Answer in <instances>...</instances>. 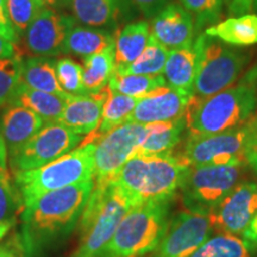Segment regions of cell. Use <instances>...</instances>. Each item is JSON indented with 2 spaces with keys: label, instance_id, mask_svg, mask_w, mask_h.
<instances>
[{
  "label": "cell",
  "instance_id": "obj_1",
  "mask_svg": "<svg viewBox=\"0 0 257 257\" xmlns=\"http://www.w3.org/2000/svg\"><path fill=\"white\" fill-rule=\"evenodd\" d=\"M94 180L49 192L23 207L18 239L24 257H41L67 239L80 223Z\"/></svg>",
  "mask_w": 257,
  "mask_h": 257
},
{
  "label": "cell",
  "instance_id": "obj_2",
  "mask_svg": "<svg viewBox=\"0 0 257 257\" xmlns=\"http://www.w3.org/2000/svg\"><path fill=\"white\" fill-rule=\"evenodd\" d=\"M257 105V66L231 87L208 98L192 95L186 111L188 136H206L239 126L252 117Z\"/></svg>",
  "mask_w": 257,
  "mask_h": 257
},
{
  "label": "cell",
  "instance_id": "obj_3",
  "mask_svg": "<svg viewBox=\"0 0 257 257\" xmlns=\"http://www.w3.org/2000/svg\"><path fill=\"white\" fill-rule=\"evenodd\" d=\"M188 167L181 157L172 154L135 155L121 167L112 182L134 206L170 201L181 187Z\"/></svg>",
  "mask_w": 257,
  "mask_h": 257
},
{
  "label": "cell",
  "instance_id": "obj_4",
  "mask_svg": "<svg viewBox=\"0 0 257 257\" xmlns=\"http://www.w3.org/2000/svg\"><path fill=\"white\" fill-rule=\"evenodd\" d=\"M134 204L113 182L95 184L80 218V244L72 257H99Z\"/></svg>",
  "mask_w": 257,
  "mask_h": 257
},
{
  "label": "cell",
  "instance_id": "obj_5",
  "mask_svg": "<svg viewBox=\"0 0 257 257\" xmlns=\"http://www.w3.org/2000/svg\"><path fill=\"white\" fill-rule=\"evenodd\" d=\"M95 143L81 144L40 168L15 174L23 207L49 192L94 180Z\"/></svg>",
  "mask_w": 257,
  "mask_h": 257
},
{
  "label": "cell",
  "instance_id": "obj_6",
  "mask_svg": "<svg viewBox=\"0 0 257 257\" xmlns=\"http://www.w3.org/2000/svg\"><path fill=\"white\" fill-rule=\"evenodd\" d=\"M170 201L131 207L99 257H141L155 251L168 230Z\"/></svg>",
  "mask_w": 257,
  "mask_h": 257
},
{
  "label": "cell",
  "instance_id": "obj_7",
  "mask_svg": "<svg viewBox=\"0 0 257 257\" xmlns=\"http://www.w3.org/2000/svg\"><path fill=\"white\" fill-rule=\"evenodd\" d=\"M244 166L245 163L188 167L180 187L186 210L210 214L239 184Z\"/></svg>",
  "mask_w": 257,
  "mask_h": 257
},
{
  "label": "cell",
  "instance_id": "obj_8",
  "mask_svg": "<svg viewBox=\"0 0 257 257\" xmlns=\"http://www.w3.org/2000/svg\"><path fill=\"white\" fill-rule=\"evenodd\" d=\"M257 128V115L239 126L206 136H188L181 157L192 166L245 163L250 143Z\"/></svg>",
  "mask_w": 257,
  "mask_h": 257
},
{
  "label": "cell",
  "instance_id": "obj_9",
  "mask_svg": "<svg viewBox=\"0 0 257 257\" xmlns=\"http://www.w3.org/2000/svg\"><path fill=\"white\" fill-rule=\"evenodd\" d=\"M248 62L249 54L245 51L231 48L218 38L206 35L195 76L193 96L199 99L208 98L233 86L239 80Z\"/></svg>",
  "mask_w": 257,
  "mask_h": 257
},
{
  "label": "cell",
  "instance_id": "obj_10",
  "mask_svg": "<svg viewBox=\"0 0 257 257\" xmlns=\"http://www.w3.org/2000/svg\"><path fill=\"white\" fill-rule=\"evenodd\" d=\"M147 137V125L126 123L114 127L95 140L94 182H111L118 172L138 149Z\"/></svg>",
  "mask_w": 257,
  "mask_h": 257
},
{
  "label": "cell",
  "instance_id": "obj_11",
  "mask_svg": "<svg viewBox=\"0 0 257 257\" xmlns=\"http://www.w3.org/2000/svg\"><path fill=\"white\" fill-rule=\"evenodd\" d=\"M85 136L78 135L60 123L46 124L15 155L10 156L14 174L40 168L66 155L79 146Z\"/></svg>",
  "mask_w": 257,
  "mask_h": 257
},
{
  "label": "cell",
  "instance_id": "obj_12",
  "mask_svg": "<svg viewBox=\"0 0 257 257\" xmlns=\"http://www.w3.org/2000/svg\"><path fill=\"white\" fill-rule=\"evenodd\" d=\"M213 232L208 214L191 211L178 212L170 218L162 242L149 257H189Z\"/></svg>",
  "mask_w": 257,
  "mask_h": 257
},
{
  "label": "cell",
  "instance_id": "obj_13",
  "mask_svg": "<svg viewBox=\"0 0 257 257\" xmlns=\"http://www.w3.org/2000/svg\"><path fill=\"white\" fill-rule=\"evenodd\" d=\"M257 213V182H239L208 214L213 231L242 234Z\"/></svg>",
  "mask_w": 257,
  "mask_h": 257
},
{
  "label": "cell",
  "instance_id": "obj_14",
  "mask_svg": "<svg viewBox=\"0 0 257 257\" xmlns=\"http://www.w3.org/2000/svg\"><path fill=\"white\" fill-rule=\"evenodd\" d=\"M76 23L74 16L44 8L25 31V47L34 56L51 57L62 54L64 41Z\"/></svg>",
  "mask_w": 257,
  "mask_h": 257
},
{
  "label": "cell",
  "instance_id": "obj_15",
  "mask_svg": "<svg viewBox=\"0 0 257 257\" xmlns=\"http://www.w3.org/2000/svg\"><path fill=\"white\" fill-rule=\"evenodd\" d=\"M192 94L180 92L169 86H161L138 99L127 121L142 125L173 121L185 117Z\"/></svg>",
  "mask_w": 257,
  "mask_h": 257
},
{
  "label": "cell",
  "instance_id": "obj_16",
  "mask_svg": "<svg viewBox=\"0 0 257 257\" xmlns=\"http://www.w3.org/2000/svg\"><path fill=\"white\" fill-rule=\"evenodd\" d=\"M150 35L169 51L187 47L195 40V24L191 14L178 3H169L152 18Z\"/></svg>",
  "mask_w": 257,
  "mask_h": 257
},
{
  "label": "cell",
  "instance_id": "obj_17",
  "mask_svg": "<svg viewBox=\"0 0 257 257\" xmlns=\"http://www.w3.org/2000/svg\"><path fill=\"white\" fill-rule=\"evenodd\" d=\"M107 93L106 87L104 91L93 94H69L59 123L81 136L94 134L100 125Z\"/></svg>",
  "mask_w": 257,
  "mask_h": 257
},
{
  "label": "cell",
  "instance_id": "obj_18",
  "mask_svg": "<svg viewBox=\"0 0 257 257\" xmlns=\"http://www.w3.org/2000/svg\"><path fill=\"white\" fill-rule=\"evenodd\" d=\"M206 35L199 34L194 42L187 47L170 50L167 59L163 78L167 86L193 95L195 76Z\"/></svg>",
  "mask_w": 257,
  "mask_h": 257
},
{
  "label": "cell",
  "instance_id": "obj_19",
  "mask_svg": "<svg viewBox=\"0 0 257 257\" xmlns=\"http://www.w3.org/2000/svg\"><path fill=\"white\" fill-rule=\"evenodd\" d=\"M46 125L40 115L19 105L8 104L2 114V131L10 156L24 146Z\"/></svg>",
  "mask_w": 257,
  "mask_h": 257
},
{
  "label": "cell",
  "instance_id": "obj_20",
  "mask_svg": "<svg viewBox=\"0 0 257 257\" xmlns=\"http://www.w3.org/2000/svg\"><path fill=\"white\" fill-rule=\"evenodd\" d=\"M68 96L69 94L62 96L53 94V93L37 91L19 81L9 104L27 107L40 115L44 123L51 124L59 123Z\"/></svg>",
  "mask_w": 257,
  "mask_h": 257
},
{
  "label": "cell",
  "instance_id": "obj_21",
  "mask_svg": "<svg viewBox=\"0 0 257 257\" xmlns=\"http://www.w3.org/2000/svg\"><path fill=\"white\" fill-rule=\"evenodd\" d=\"M150 37L147 21L128 23L114 36L115 70L126 68L142 55Z\"/></svg>",
  "mask_w": 257,
  "mask_h": 257
},
{
  "label": "cell",
  "instance_id": "obj_22",
  "mask_svg": "<svg viewBox=\"0 0 257 257\" xmlns=\"http://www.w3.org/2000/svg\"><path fill=\"white\" fill-rule=\"evenodd\" d=\"M205 35L236 47L257 43V15L244 14L231 17L205 29Z\"/></svg>",
  "mask_w": 257,
  "mask_h": 257
},
{
  "label": "cell",
  "instance_id": "obj_23",
  "mask_svg": "<svg viewBox=\"0 0 257 257\" xmlns=\"http://www.w3.org/2000/svg\"><path fill=\"white\" fill-rule=\"evenodd\" d=\"M114 44V37L102 28L75 25L64 41L62 54H73L82 59L94 55Z\"/></svg>",
  "mask_w": 257,
  "mask_h": 257
},
{
  "label": "cell",
  "instance_id": "obj_24",
  "mask_svg": "<svg viewBox=\"0 0 257 257\" xmlns=\"http://www.w3.org/2000/svg\"><path fill=\"white\" fill-rule=\"evenodd\" d=\"M21 82L37 91L67 96L56 75V61L51 57L32 56L22 62Z\"/></svg>",
  "mask_w": 257,
  "mask_h": 257
},
{
  "label": "cell",
  "instance_id": "obj_25",
  "mask_svg": "<svg viewBox=\"0 0 257 257\" xmlns=\"http://www.w3.org/2000/svg\"><path fill=\"white\" fill-rule=\"evenodd\" d=\"M186 128V118L165 123L147 125V137L138 149L137 155H163L170 154L181 141Z\"/></svg>",
  "mask_w": 257,
  "mask_h": 257
},
{
  "label": "cell",
  "instance_id": "obj_26",
  "mask_svg": "<svg viewBox=\"0 0 257 257\" xmlns=\"http://www.w3.org/2000/svg\"><path fill=\"white\" fill-rule=\"evenodd\" d=\"M69 5L76 21L87 27H111L120 14V0H70Z\"/></svg>",
  "mask_w": 257,
  "mask_h": 257
},
{
  "label": "cell",
  "instance_id": "obj_27",
  "mask_svg": "<svg viewBox=\"0 0 257 257\" xmlns=\"http://www.w3.org/2000/svg\"><path fill=\"white\" fill-rule=\"evenodd\" d=\"M137 101V98L120 94V93L108 89L107 98H106L104 107H102L100 125L94 134L89 135L83 140L82 144L95 142V140H98L102 135L107 134L114 127L126 123L128 117L136 107Z\"/></svg>",
  "mask_w": 257,
  "mask_h": 257
},
{
  "label": "cell",
  "instance_id": "obj_28",
  "mask_svg": "<svg viewBox=\"0 0 257 257\" xmlns=\"http://www.w3.org/2000/svg\"><path fill=\"white\" fill-rule=\"evenodd\" d=\"M83 64L82 83L86 94L104 91L115 72L114 44L100 53L85 57Z\"/></svg>",
  "mask_w": 257,
  "mask_h": 257
},
{
  "label": "cell",
  "instance_id": "obj_29",
  "mask_svg": "<svg viewBox=\"0 0 257 257\" xmlns=\"http://www.w3.org/2000/svg\"><path fill=\"white\" fill-rule=\"evenodd\" d=\"M189 257H252L251 248L237 234L218 233L210 237Z\"/></svg>",
  "mask_w": 257,
  "mask_h": 257
},
{
  "label": "cell",
  "instance_id": "obj_30",
  "mask_svg": "<svg viewBox=\"0 0 257 257\" xmlns=\"http://www.w3.org/2000/svg\"><path fill=\"white\" fill-rule=\"evenodd\" d=\"M167 85L163 75H140V74H121L114 72L108 81L107 88L120 94L141 99Z\"/></svg>",
  "mask_w": 257,
  "mask_h": 257
},
{
  "label": "cell",
  "instance_id": "obj_31",
  "mask_svg": "<svg viewBox=\"0 0 257 257\" xmlns=\"http://www.w3.org/2000/svg\"><path fill=\"white\" fill-rule=\"evenodd\" d=\"M169 50L162 44L159 43L152 35L146 49L138 59L127 66L126 68L115 70L121 74H140V75H162L165 70L167 59H168Z\"/></svg>",
  "mask_w": 257,
  "mask_h": 257
},
{
  "label": "cell",
  "instance_id": "obj_32",
  "mask_svg": "<svg viewBox=\"0 0 257 257\" xmlns=\"http://www.w3.org/2000/svg\"><path fill=\"white\" fill-rule=\"evenodd\" d=\"M5 4L10 22L18 37L25 34L34 19L46 8L41 0H5Z\"/></svg>",
  "mask_w": 257,
  "mask_h": 257
},
{
  "label": "cell",
  "instance_id": "obj_33",
  "mask_svg": "<svg viewBox=\"0 0 257 257\" xmlns=\"http://www.w3.org/2000/svg\"><path fill=\"white\" fill-rule=\"evenodd\" d=\"M224 0H181V5L194 19L197 35L204 28L217 24L221 16Z\"/></svg>",
  "mask_w": 257,
  "mask_h": 257
},
{
  "label": "cell",
  "instance_id": "obj_34",
  "mask_svg": "<svg viewBox=\"0 0 257 257\" xmlns=\"http://www.w3.org/2000/svg\"><path fill=\"white\" fill-rule=\"evenodd\" d=\"M22 62L23 57L18 53L12 57L0 60V107L9 104L21 81Z\"/></svg>",
  "mask_w": 257,
  "mask_h": 257
},
{
  "label": "cell",
  "instance_id": "obj_35",
  "mask_svg": "<svg viewBox=\"0 0 257 257\" xmlns=\"http://www.w3.org/2000/svg\"><path fill=\"white\" fill-rule=\"evenodd\" d=\"M82 67L69 57H64V59L56 61L57 79H59L61 87L67 94H86L82 83Z\"/></svg>",
  "mask_w": 257,
  "mask_h": 257
},
{
  "label": "cell",
  "instance_id": "obj_36",
  "mask_svg": "<svg viewBox=\"0 0 257 257\" xmlns=\"http://www.w3.org/2000/svg\"><path fill=\"white\" fill-rule=\"evenodd\" d=\"M22 205L23 201L16 186L10 181V175L0 176V223L14 220Z\"/></svg>",
  "mask_w": 257,
  "mask_h": 257
},
{
  "label": "cell",
  "instance_id": "obj_37",
  "mask_svg": "<svg viewBox=\"0 0 257 257\" xmlns=\"http://www.w3.org/2000/svg\"><path fill=\"white\" fill-rule=\"evenodd\" d=\"M0 36L15 44L18 42V35L12 27L6 11L5 0H0Z\"/></svg>",
  "mask_w": 257,
  "mask_h": 257
},
{
  "label": "cell",
  "instance_id": "obj_38",
  "mask_svg": "<svg viewBox=\"0 0 257 257\" xmlns=\"http://www.w3.org/2000/svg\"><path fill=\"white\" fill-rule=\"evenodd\" d=\"M133 3L147 18H153L169 4V0H133Z\"/></svg>",
  "mask_w": 257,
  "mask_h": 257
},
{
  "label": "cell",
  "instance_id": "obj_39",
  "mask_svg": "<svg viewBox=\"0 0 257 257\" xmlns=\"http://www.w3.org/2000/svg\"><path fill=\"white\" fill-rule=\"evenodd\" d=\"M0 257H24L19 239H11L0 246Z\"/></svg>",
  "mask_w": 257,
  "mask_h": 257
},
{
  "label": "cell",
  "instance_id": "obj_40",
  "mask_svg": "<svg viewBox=\"0 0 257 257\" xmlns=\"http://www.w3.org/2000/svg\"><path fill=\"white\" fill-rule=\"evenodd\" d=\"M253 0H232L230 4V14L233 16H240L248 14L252 10Z\"/></svg>",
  "mask_w": 257,
  "mask_h": 257
},
{
  "label": "cell",
  "instance_id": "obj_41",
  "mask_svg": "<svg viewBox=\"0 0 257 257\" xmlns=\"http://www.w3.org/2000/svg\"><path fill=\"white\" fill-rule=\"evenodd\" d=\"M243 238L249 244L251 250L257 251V213L248 227V230L243 233Z\"/></svg>",
  "mask_w": 257,
  "mask_h": 257
},
{
  "label": "cell",
  "instance_id": "obj_42",
  "mask_svg": "<svg viewBox=\"0 0 257 257\" xmlns=\"http://www.w3.org/2000/svg\"><path fill=\"white\" fill-rule=\"evenodd\" d=\"M246 165L257 174V128L250 143L248 154H246Z\"/></svg>",
  "mask_w": 257,
  "mask_h": 257
},
{
  "label": "cell",
  "instance_id": "obj_43",
  "mask_svg": "<svg viewBox=\"0 0 257 257\" xmlns=\"http://www.w3.org/2000/svg\"><path fill=\"white\" fill-rule=\"evenodd\" d=\"M8 148H6L4 137L0 131V176L9 175L8 170Z\"/></svg>",
  "mask_w": 257,
  "mask_h": 257
},
{
  "label": "cell",
  "instance_id": "obj_44",
  "mask_svg": "<svg viewBox=\"0 0 257 257\" xmlns=\"http://www.w3.org/2000/svg\"><path fill=\"white\" fill-rule=\"evenodd\" d=\"M16 54H17L16 44L0 36V60L6 59V57H12Z\"/></svg>",
  "mask_w": 257,
  "mask_h": 257
},
{
  "label": "cell",
  "instance_id": "obj_45",
  "mask_svg": "<svg viewBox=\"0 0 257 257\" xmlns=\"http://www.w3.org/2000/svg\"><path fill=\"white\" fill-rule=\"evenodd\" d=\"M15 224H16L15 219L14 220L3 221V223H0V240H2L3 237H4L5 234L8 233L9 231L15 226Z\"/></svg>",
  "mask_w": 257,
  "mask_h": 257
},
{
  "label": "cell",
  "instance_id": "obj_46",
  "mask_svg": "<svg viewBox=\"0 0 257 257\" xmlns=\"http://www.w3.org/2000/svg\"><path fill=\"white\" fill-rule=\"evenodd\" d=\"M43 3L46 8H61V6H64L66 4H69L70 0H41Z\"/></svg>",
  "mask_w": 257,
  "mask_h": 257
},
{
  "label": "cell",
  "instance_id": "obj_47",
  "mask_svg": "<svg viewBox=\"0 0 257 257\" xmlns=\"http://www.w3.org/2000/svg\"><path fill=\"white\" fill-rule=\"evenodd\" d=\"M252 10H255V11H257V0H253V3H252Z\"/></svg>",
  "mask_w": 257,
  "mask_h": 257
},
{
  "label": "cell",
  "instance_id": "obj_48",
  "mask_svg": "<svg viewBox=\"0 0 257 257\" xmlns=\"http://www.w3.org/2000/svg\"><path fill=\"white\" fill-rule=\"evenodd\" d=\"M225 3H227V4H231V3H232V0H224Z\"/></svg>",
  "mask_w": 257,
  "mask_h": 257
},
{
  "label": "cell",
  "instance_id": "obj_49",
  "mask_svg": "<svg viewBox=\"0 0 257 257\" xmlns=\"http://www.w3.org/2000/svg\"><path fill=\"white\" fill-rule=\"evenodd\" d=\"M141 257H149V255H144V256H141Z\"/></svg>",
  "mask_w": 257,
  "mask_h": 257
}]
</instances>
